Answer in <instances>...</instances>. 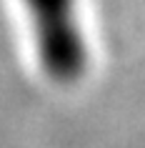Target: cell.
Wrapping results in <instances>:
<instances>
[{
	"mask_svg": "<svg viewBox=\"0 0 145 148\" xmlns=\"http://www.w3.org/2000/svg\"><path fill=\"white\" fill-rule=\"evenodd\" d=\"M40 68L53 83L70 86L88 70V43L78 0H23Z\"/></svg>",
	"mask_w": 145,
	"mask_h": 148,
	"instance_id": "6da1fadb",
	"label": "cell"
}]
</instances>
